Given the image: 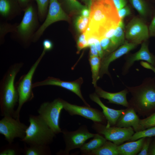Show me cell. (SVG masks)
<instances>
[{
  "label": "cell",
  "instance_id": "cell-2",
  "mask_svg": "<svg viewBox=\"0 0 155 155\" xmlns=\"http://www.w3.org/2000/svg\"><path fill=\"white\" fill-rule=\"evenodd\" d=\"M125 86L132 96L128 101L129 107L143 117L155 112V77L145 78L139 86Z\"/></svg>",
  "mask_w": 155,
  "mask_h": 155
},
{
  "label": "cell",
  "instance_id": "cell-30",
  "mask_svg": "<svg viewBox=\"0 0 155 155\" xmlns=\"http://www.w3.org/2000/svg\"><path fill=\"white\" fill-rule=\"evenodd\" d=\"M50 0H35L37 5L39 20L43 22L46 17Z\"/></svg>",
  "mask_w": 155,
  "mask_h": 155
},
{
  "label": "cell",
  "instance_id": "cell-7",
  "mask_svg": "<svg viewBox=\"0 0 155 155\" xmlns=\"http://www.w3.org/2000/svg\"><path fill=\"white\" fill-rule=\"evenodd\" d=\"M62 100L57 98L51 102H44L38 110L39 115L56 134L62 133L59 119L60 113L63 109Z\"/></svg>",
  "mask_w": 155,
  "mask_h": 155
},
{
  "label": "cell",
  "instance_id": "cell-17",
  "mask_svg": "<svg viewBox=\"0 0 155 155\" xmlns=\"http://www.w3.org/2000/svg\"><path fill=\"white\" fill-rule=\"evenodd\" d=\"M23 11L17 0H0V20H11Z\"/></svg>",
  "mask_w": 155,
  "mask_h": 155
},
{
  "label": "cell",
  "instance_id": "cell-48",
  "mask_svg": "<svg viewBox=\"0 0 155 155\" xmlns=\"http://www.w3.org/2000/svg\"><path fill=\"white\" fill-rule=\"evenodd\" d=\"M81 0L85 3V5L88 7L89 8H90L92 0Z\"/></svg>",
  "mask_w": 155,
  "mask_h": 155
},
{
  "label": "cell",
  "instance_id": "cell-26",
  "mask_svg": "<svg viewBox=\"0 0 155 155\" xmlns=\"http://www.w3.org/2000/svg\"><path fill=\"white\" fill-rule=\"evenodd\" d=\"M25 155H49L51 152L49 145H33L25 146L22 152Z\"/></svg>",
  "mask_w": 155,
  "mask_h": 155
},
{
  "label": "cell",
  "instance_id": "cell-38",
  "mask_svg": "<svg viewBox=\"0 0 155 155\" xmlns=\"http://www.w3.org/2000/svg\"><path fill=\"white\" fill-rule=\"evenodd\" d=\"M118 11L119 16L121 20H123L124 18L130 15L131 13L130 7L127 5Z\"/></svg>",
  "mask_w": 155,
  "mask_h": 155
},
{
  "label": "cell",
  "instance_id": "cell-33",
  "mask_svg": "<svg viewBox=\"0 0 155 155\" xmlns=\"http://www.w3.org/2000/svg\"><path fill=\"white\" fill-rule=\"evenodd\" d=\"M154 127H155V112L144 119H140L139 131Z\"/></svg>",
  "mask_w": 155,
  "mask_h": 155
},
{
  "label": "cell",
  "instance_id": "cell-37",
  "mask_svg": "<svg viewBox=\"0 0 155 155\" xmlns=\"http://www.w3.org/2000/svg\"><path fill=\"white\" fill-rule=\"evenodd\" d=\"M152 137H147L145 138L143 143L142 148L140 152L137 154L138 155H148L152 141Z\"/></svg>",
  "mask_w": 155,
  "mask_h": 155
},
{
  "label": "cell",
  "instance_id": "cell-25",
  "mask_svg": "<svg viewBox=\"0 0 155 155\" xmlns=\"http://www.w3.org/2000/svg\"><path fill=\"white\" fill-rule=\"evenodd\" d=\"M87 155H119L118 146L113 142L106 141L100 148Z\"/></svg>",
  "mask_w": 155,
  "mask_h": 155
},
{
  "label": "cell",
  "instance_id": "cell-14",
  "mask_svg": "<svg viewBox=\"0 0 155 155\" xmlns=\"http://www.w3.org/2000/svg\"><path fill=\"white\" fill-rule=\"evenodd\" d=\"M83 80L80 77L71 82L65 81L59 78L49 77L42 81L36 82L32 84L33 88L39 86L52 85L58 86L69 90L78 96L86 106H90L84 98L81 90V87Z\"/></svg>",
  "mask_w": 155,
  "mask_h": 155
},
{
  "label": "cell",
  "instance_id": "cell-12",
  "mask_svg": "<svg viewBox=\"0 0 155 155\" xmlns=\"http://www.w3.org/2000/svg\"><path fill=\"white\" fill-rule=\"evenodd\" d=\"M28 126L20 120L5 116L0 121V133L3 135L9 144L12 143L17 138L23 139Z\"/></svg>",
  "mask_w": 155,
  "mask_h": 155
},
{
  "label": "cell",
  "instance_id": "cell-45",
  "mask_svg": "<svg viewBox=\"0 0 155 155\" xmlns=\"http://www.w3.org/2000/svg\"><path fill=\"white\" fill-rule=\"evenodd\" d=\"M141 65L144 68L151 70L155 74V67L149 63L144 61L140 62Z\"/></svg>",
  "mask_w": 155,
  "mask_h": 155
},
{
  "label": "cell",
  "instance_id": "cell-1",
  "mask_svg": "<svg viewBox=\"0 0 155 155\" xmlns=\"http://www.w3.org/2000/svg\"><path fill=\"white\" fill-rule=\"evenodd\" d=\"M86 37L93 36L99 40L110 29L116 28L121 20L112 0H92Z\"/></svg>",
  "mask_w": 155,
  "mask_h": 155
},
{
  "label": "cell",
  "instance_id": "cell-8",
  "mask_svg": "<svg viewBox=\"0 0 155 155\" xmlns=\"http://www.w3.org/2000/svg\"><path fill=\"white\" fill-rule=\"evenodd\" d=\"M65 144V148L57 153L59 155H68L70 151L80 148L88 139L93 137L95 133L90 132L85 125L80 126L76 130L69 131L66 129L62 130Z\"/></svg>",
  "mask_w": 155,
  "mask_h": 155
},
{
  "label": "cell",
  "instance_id": "cell-5",
  "mask_svg": "<svg viewBox=\"0 0 155 155\" xmlns=\"http://www.w3.org/2000/svg\"><path fill=\"white\" fill-rule=\"evenodd\" d=\"M29 121V125L22 141L29 145H49L52 142L56 134L39 115H30Z\"/></svg>",
  "mask_w": 155,
  "mask_h": 155
},
{
  "label": "cell",
  "instance_id": "cell-15",
  "mask_svg": "<svg viewBox=\"0 0 155 155\" xmlns=\"http://www.w3.org/2000/svg\"><path fill=\"white\" fill-rule=\"evenodd\" d=\"M149 44L148 40L143 42L138 51L126 57L125 62L122 69L123 75L128 73L130 68L137 61H145L155 67V56L150 52L148 48Z\"/></svg>",
  "mask_w": 155,
  "mask_h": 155
},
{
  "label": "cell",
  "instance_id": "cell-23",
  "mask_svg": "<svg viewBox=\"0 0 155 155\" xmlns=\"http://www.w3.org/2000/svg\"><path fill=\"white\" fill-rule=\"evenodd\" d=\"M125 28L123 20H121L115 30L113 36L110 39L111 42V53L117 49L125 42Z\"/></svg>",
  "mask_w": 155,
  "mask_h": 155
},
{
  "label": "cell",
  "instance_id": "cell-20",
  "mask_svg": "<svg viewBox=\"0 0 155 155\" xmlns=\"http://www.w3.org/2000/svg\"><path fill=\"white\" fill-rule=\"evenodd\" d=\"M140 120L134 109L129 107L125 109L115 126L121 127H131L136 132L139 131Z\"/></svg>",
  "mask_w": 155,
  "mask_h": 155
},
{
  "label": "cell",
  "instance_id": "cell-41",
  "mask_svg": "<svg viewBox=\"0 0 155 155\" xmlns=\"http://www.w3.org/2000/svg\"><path fill=\"white\" fill-rule=\"evenodd\" d=\"M117 11L127 5V0H112Z\"/></svg>",
  "mask_w": 155,
  "mask_h": 155
},
{
  "label": "cell",
  "instance_id": "cell-9",
  "mask_svg": "<svg viewBox=\"0 0 155 155\" xmlns=\"http://www.w3.org/2000/svg\"><path fill=\"white\" fill-rule=\"evenodd\" d=\"M92 127L97 133L103 135L107 140L117 146L126 141H129L134 133V129L131 127L107 126L104 124L94 122Z\"/></svg>",
  "mask_w": 155,
  "mask_h": 155
},
{
  "label": "cell",
  "instance_id": "cell-44",
  "mask_svg": "<svg viewBox=\"0 0 155 155\" xmlns=\"http://www.w3.org/2000/svg\"><path fill=\"white\" fill-rule=\"evenodd\" d=\"M89 47L90 48L89 57H99L98 51L94 44L90 45Z\"/></svg>",
  "mask_w": 155,
  "mask_h": 155
},
{
  "label": "cell",
  "instance_id": "cell-21",
  "mask_svg": "<svg viewBox=\"0 0 155 155\" xmlns=\"http://www.w3.org/2000/svg\"><path fill=\"white\" fill-rule=\"evenodd\" d=\"M133 7L137 11L142 18H151L155 10L148 0H129Z\"/></svg>",
  "mask_w": 155,
  "mask_h": 155
},
{
  "label": "cell",
  "instance_id": "cell-36",
  "mask_svg": "<svg viewBox=\"0 0 155 155\" xmlns=\"http://www.w3.org/2000/svg\"><path fill=\"white\" fill-rule=\"evenodd\" d=\"M77 45L78 51L89 47L86 38L85 32L81 33L78 39Z\"/></svg>",
  "mask_w": 155,
  "mask_h": 155
},
{
  "label": "cell",
  "instance_id": "cell-27",
  "mask_svg": "<svg viewBox=\"0 0 155 155\" xmlns=\"http://www.w3.org/2000/svg\"><path fill=\"white\" fill-rule=\"evenodd\" d=\"M63 9H66L72 15L80 14L81 10L87 6L77 0H57Z\"/></svg>",
  "mask_w": 155,
  "mask_h": 155
},
{
  "label": "cell",
  "instance_id": "cell-42",
  "mask_svg": "<svg viewBox=\"0 0 155 155\" xmlns=\"http://www.w3.org/2000/svg\"><path fill=\"white\" fill-rule=\"evenodd\" d=\"M23 11L29 5L34 2L35 0H17Z\"/></svg>",
  "mask_w": 155,
  "mask_h": 155
},
{
  "label": "cell",
  "instance_id": "cell-24",
  "mask_svg": "<svg viewBox=\"0 0 155 155\" xmlns=\"http://www.w3.org/2000/svg\"><path fill=\"white\" fill-rule=\"evenodd\" d=\"M93 138L87 143H85L80 148L82 155H87L91 152L102 146L107 140L102 135L95 133Z\"/></svg>",
  "mask_w": 155,
  "mask_h": 155
},
{
  "label": "cell",
  "instance_id": "cell-19",
  "mask_svg": "<svg viewBox=\"0 0 155 155\" xmlns=\"http://www.w3.org/2000/svg\"><path fill=\"white\" fill-rule=\"evenodd\" d=\"M89 97L92 100L98 104L102 109V112L107 122L106 125L107 126H115L118 120L125 109L115 110L107 107L101 101L95 93L90 94Z\"/></svg>",
  "mask_w": 155,
  "mask_h": 155
},
{
  "label": "cell",
  "instance_id": "cell-28",
  "mask_svg": "<svg viewBox=\"0 0 155 155\" xmlns=\"http://www.w3.org/2000/svg\"><path fill=\"white\" fill-rule=\"evenodd\" d=\"M101 59L99 57H89V61L92 73V83L94 87L100 78V71Z\"/></svg>",
  "mask_w": 155,
  "mask_h": 155
},
{
  "label": "cell",
  "instance_id": "cell-3",
  "mask_svg": "<svg viewBox=\"0 0 155 155\" xmlns=\"http://www.w3.org/2000/svg\"><path fill=\"white\" fill-rule=\"evenodd\" d=\"M23 65L16 63L9 68L0 83V106L1 115L14 117V108L18 101V94L14 84L15 77Z\"/></svg>",
  "mask_w": 155,
  "mask_h": 155
},
{
  "label": "cell",
  "instance_id": "cell-10",
  "mask_svg": "<svg viewBox=\"0 0 155 155\" xmlns=\"http://www.w3.org/2000/svg\"><path fill=\"white\" fill-rule=\"evenodd\" d=\"M70 18L57 0H50L47 13L44 21L35 34L33 42H37L46 29L52 24L60 21H69Z\"/></svg>",
  "mask_w": 155,
  "mask_h": 155
},
{
  "label": "cell",
  "instance_id": "cell-4",
  "mask_svg": "<svg viewBox=\"0 0 155 155\" xmlns=\"http://www.w3.org/2000/svg\"><path fill=\"white\" fill-rule=\"evenodd\" d=\"M22 19L15 30L11 33V38L24 48L33 42L34 36L40 27L37 7L34 2L23 11Z\"/></svg>",
  "mask_w": 155,
  "mask_h": 155
},
{
  "label": "cell",
  "instance_id": "cell-29",
  "mask_svg": "<svg viewBox=\"0 0 155 155\" xmlns=\"http://www.w3.org/2000/svg\"><path fill=\"white\" fill-rule=\"evenodd\" d=\"M18 23L12 24L7 21L0 20V43L3 44L5 41V37L9 33L13 32Z\"/></svg>",
  "mask_w": 155,
  "mask_h": 155
},
{
  "label": "cell",
  "instance_id": "cell-40",
  "mask_svg": "<svg viewBox=\"0 0 155 155\" xmlns=\"http://www.w3.org/2000/svg\"><path fill=\"white\" fill-rule=\"evenodd\" d=\"M43 50L46 52L51 50L53 48V44L52 42L49 39H44L42 43Z\"/></svg>",
  "mask_w": 155,
  "mask_h": 155
},
{
  "label": "cell",
  "instance_id": "cell-22",
  "mask_svg": "<svg viewBox=\"0 0 155 155\" xmlns=\"http://www.w3.org/2000/svg\"><path fill=\"white\" fill-rule=\"evenodd\" d=\"M146 138L130 141L118 146L119 155H135L140 151Z\"/></svg>",
  "mask_w": 155,
  "mask_h": 155
},
{
  "label": "cell",
  "instance_id": "cell-43",
  "mask_svg": "<svg viewBox=\"0 0 155 155\" xmlns=\"http://www.w3.org/2000/svg\"><path fill=\"white\" fill-rule=\"evenodd\" d=\"M94 44L98 51L99 56L101 59H102L104 56L105 54L100 45L99 40L96 39Z\"/></svg>",
  "mask_w": 155,
  "mask_h": 155
},
{
  "label": "cell",
  "instance_id": "cell-32",
  "mask_svg": "<svg viewBox=\"0 0 155 155\" xmlns=\"http://www.w3.org/2000/svg\"><path fill=\"white\" fill-rule=\"evenodd\" d=\"M89 17H84L81 15L76 18L75 26L78 32L82 33L85 32L88 25Z\"/></svg>",
  "mask_w": 155,
  "mask_h": 155
},
{
  "label": "cell",
  "instance_id": "cell-34",
  "mask_svg": "<svg viewBox=\"0 0 155 155\" xmlns=\"http://www.w3.org/2000/svg\"><path fill=\"white\" fill-rule=\"evenodd\" d=\"M12 143L9 144V146L2 150L0 155H17L22 152L23 149L17 145L12 144Z\"/></svg>",
  "mask_w": 155,
  "mask_h": 155
},
{
  "label": "cell",
  "instance_id": "cell-6",
  "mask_svg": "<svg viewBox=\"0 0 155 155\" xmlns=\"http://www.w3.org/2000/svg\"><path fill=\"white\" fill-rule=\"evenodd\" d=\"M46 53L43 50L40 57L27 73L22 76L15 84L19 96L18 106L15 110L14 117L16 119L20 120V112L24 104L34 98L32 78L38 65Z\"/></svg>",
  "mask_w": 155,
  "mask_h": 155
},
{
  "label": "cell",
  "instance_id": "cell-16",
  "mask_svg": "<svg viewBox=\"0 0 155 155\" xmlns=\"http://www.w3.org/2000/svg\"><path fill=\"white\" fill-rule=\"evenodd\" d=\"M138 44L128 42L126 40L124 43L117 49L109 54L105 56L101 59L100 71V78L105 74L110 76L108 71L110 64L124 55L128 53L135 49Z\"/></svg>",
  "mask_w": 155,
  "mask_h": 155
},
{
  "label": "cell",
  "instance_id": "cell-31",
  "mask_svg": "<svg viewBox=\"0 0 155 155\" xmlns=\"http://www.w3.org/2000/svg\"><path fill=\"white\" fill-rule=\"evenodd\" d=\"M154 136H155V127L135 132L129 141H134L142 138L152 137Z\"/></svg>",
  "mask_w": 155,
  "mask_h": 155
},
{
  "label": "cell",
  "instance_id": "cell-35",
  "mask_svg": "<svg viewBox=\"0 0 155 155\" xmlns=\"http://www.w3.org/2000/svg\"><path fill=\"white\" fill-rule=\"evenodd\" d=\"M99 40L101 47L104 53V56L105 54L111 53V42L110 39L103 37Z\"/></svg>",
  "mask_w": 155,
  "mask_h": 155
},
{
  "label": "cell",
  "instance_id": "cell-39",
  "mask_svg": "<svg viewBox=\"0 0 155 155\" xmlns=\"http://www.w3.org/2000/svg\"><path fill=\"white\" fill-rule=\"evenodd\" d=\"M151 21L148 26L150 38L155 37V10L151 18Z\"/></svg>",
  "mask_w": 155,
  "mask_h": 155
},
{
  "label": "cell",
  "instance_id": "cell-13",
  "mask_svg": "<svg viewBox=\"0 0 155 155\" xmlns=\"http://www.w3.org/2000/svg\"><path fill=\"white\" fill-rule=\"evenodd\" d=\"M63 109L71 115H78L92 121L93 122L104 124L106 120L102 112L97 109L86 106L71 104L62 100Z\"/></svg>",
  "mask_w": 155,
  "mask_h": 155
},
{
  "label": "cell",
  "instance_id": "cell-47",
  "mask_svg": "<svg viewBox=\"0 0 155 155\" xmlns=\"http://www.w3.org/2000/svg\"><path fill=\"white\" fill-rule=\"evenodd\" d=\"M148 155H155V140L151 142L149 148Z\"/></svg>",
  "mask_w": 155,
  "mask_h": 155
},
{
  "label": "cell",
  "instance_id": "cell-11",
  "mask_svg": "<svg viewBox=\"0 0 155 155\" xmlns=\"http://www.w3.org/2000/svg\"><path fill=\"white\" fill-rule=\"evenodd\" d=\"M125 38L128 42L141 44L150 38L148 26L142 18L135 17L125 28Z\"/></svg>",
  "mask_w": 155,
  "mask_h": 155
},
{
  "label": "cell",
  "instance_id": "cell-49",
  "mask_svg": "<svg viewBox=\"0 0 155 155\" xmlns=\"http://www.w3.org/2000/svg\"><path fill=\"white\" fill-rule=\"evenodd\" d=\"M151 2L155 3V0H150Z\"/></svg>",
  "mask_w": 155,
  "mask_h": 155
},
{
  "label": "cell",
  "instance_id": "cell-18",
  "mask_svg": "<svg viewBox=\"0 0 155 155\" xmlns=\"http://www.w3.org/2000/svg\"><path fill=\"white\" fill-rule=\"evenodd\" d=\"M94 87L95 93L99 98L107 100L109 103L129 107V102L127 98V95L129 92L127 88L118 92L111 93L104 90L97 85Z\"/></svg>",
  "mask_w": 155,
  "mask_h": 155
},
{
  "label": "cell",
  "instance_id": "cell-46",
  "mask_svg": "<svg viewBox=\"0 0 155 155\" xmlns=\"http://www.w3.org/2000/svg\"><path fill=\"white\" fill-rule=\"evenodd\" d=\"M90 13V9L86 6L81 10L80 14L84 17H89Z\"/></svg>",
  "mask_w": 155,
  "mask_h": 155
}]
</instances>
